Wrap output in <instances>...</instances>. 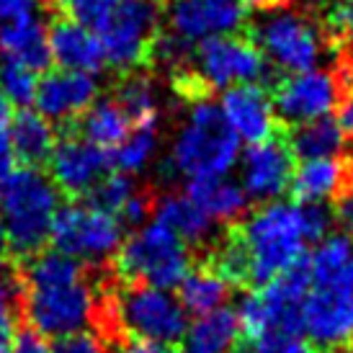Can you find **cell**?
I'll use <instances>...</instances> for the list:
<instances>
[{
    "label": "cell",
    "mask_w": 353,
    "mask_h": 353,
    "mask_svg": "<svg viewBox=\"0 0 353 353\" xmlns=\"http://www.w3.org/2000/svg\"><path fill=\"white\" fill-rule=\"evenodd\" d=\"M93 323L106 333H127L129 338L176 343L188 330L186 310L168 289L139 281H119L114 292L96 296Z\"/></svg>",
    "instance_id": "1"
},
{
    "label": "cell",
    "mask_w": 353,
    "mask_h": 353,
    "mask_svg": "<svg viewBox=\"0 0 353 353\" xmlns=\"http://www.w3.org/2000/svg\"><path fill=\"white\" fill-rule=\"evenodd\" d=\"M57 212V186L37 168H16L0 183V219L6 243L21 261L44 250Z\"/></svg>",
    "instance_id": "2"
},
{
    "label": "cell",
    "mask_w": 353,
    "mask_h": 353,
    "mask_svg": "<svg viewBox=\"0 0 353 353\" xmlns=\"http://www.w3.org/2000/svg\"><path fill=\"white\" fill-rule=\"evenodd\" d=\"M250 261V284H268L307 255L299 204L268 201L232 227Z\"/></svg>",
    "instance_id": "3"
},
{
    "label": "cell",
    "mask_w": 353,
    "mask_h": 353,
    "mask_svg": "<svg viewBox=\"0 0 353 353\" xmlns=\"http://www.w3.org/2000/svg\"><path fill=\"white\" fill-rule=\"evenodd\" d=\"M240 139L225 121L222 111L212 101H199L181 127L170 157L165 160L168 176L219 178L227 176L237 163Z\"/></svg>",
    "instance_id": "4"
},
{
    "label": "cell",
    "mask_w": 353,
    "mask_h": 353,
    "mask_svg": "<svg viewBox=\"0 0 353 353\" xmlns=\"http://www.w3.org/2000/svg\"><path fill=\"white\" fill-rule=\"evenodd\" d=\"M312 284L310 261L304 255L289 271L276 276L255 292H248L237 304L240 338L253 341L268 333L302 335V302Z\"/></svg>",
    "instance_id": "5"
},
{
    "label": "cell",
    "mask_w": 353,
    "mask_h": 353,
    "mask_svg": "<svg viewBox=\"0 0 353 353\" xmlns=\"http://www.w3.org/2000/svg\"><path fill=\"white\" fill-rule=\"evenodd\" d=\"M114 265L119 281H139L170 292L191 271V253L170 227L152 222L121 243Z\"/></svg>",
    "instance_id": "6"
},
{
    "label": "cell",
    "mask_w": 353,
    "mask_h": 353,
    "mask_svg": "<svg viewBox=\"0 0 353 353\" xmlns=\"http://www.w3.org/2000/svg\"><path fill=\"white\" fill-rule=\"evenodd\" d=\"M250 39L274 68L289 75L310 72L320 62V54L327 47L323 29L314 26L304 13L292 8L263 10V16L250 26Z\"/></svg>",
    "instance_id": "7"
},
{
    "label": "cell",
    "mask_w": 353,
    "mask_h": 353,
    "mask_svg": "<svg viewBox=\"0 0 353 353\" xmlns=\"http://www.w3.org/2000/svg\"><path fill=\"white\" fill-rule=\"evenodd\" d=\"M160 0H121L111 19L96 31L106 65L117 72L132 75L150 62L152 44L160 34Z\"/></svg>",
    "instance_id": "8"
},
{
    "label": "cell",
    "mask_w": 353,
    "mask_h": 353,
    "mask_svg": "<svg viewBox=\"0 0 353 353\" xmlns=\"http://www.w3.org/2000/svg\"><path fill=\"white\" fill-rule=\"evenodd\" d=\"M50 240L59 253L75 261L99 263L119 253L124 243V227L119 225L117 216L99 212L90 204L72 201L68 206H59L52 222Z\"/></svg>",
    "instance_id": "9"
},
{
    "label": "cell",
    "mask_w": 353,
    "mask_h": 353,
    "mask_svg": "<svg viewBox=\"0 0 353 353\" xmlns=\"http://www.w3.org/2000/svg\"><path fill=\"white\" fill-rule=\"evenodd\" d=\"M21 310L26 317V327L34 333H39L41 338H62L93 323L96 289L85 279L75 284L21 289Z\"/></svg>",
    "instance_id": "10"
},
{
    "label": "cell",
    "mask_w": 353,
    "mask_h": 353,
    "mask_svg": "<svg viewBox=\"0 0 353 353\" xmlns=\"http://www.w3.org/2000/svg\"><path fill=\"white\" fill-rule=\"evenodd\" d=\"M191 70L196 72L209 93L243 83H261L265 88L268 78L265 57L245 34H225L199 41L191 59Z\"/></svg>",
    "instance_id": "11"
},
{
    "label": "cell",
    "mask_w": 353,
    "mask_h": 353,
    "mask_svg": "<svg viewBox=\"0 0 353 353\" xmlns=\"http://www.w3.org/2000/svg\"><path fill=\"white\" fill-rule=\"evenodd\" d=\"M268 93H271L276 119L286 129L330 117V111H335L345 99L338 75L327 72V70L286 75V78L276 80Z\"/></svg>",
    "instance_id": "12"
},
{
    "label": "cell",
    "mask_w": 353,
    "mask_h": 353,
    "mask_svg": "<svg viewBox=\"0 0 353 353\" xmlns=\"http://www.w3.org/2000/svg\"><path fill=\"white\" fill-rule=\"evenodd\" d=\"M111 168V152L90 145L80 134H65L57 139L50 157L52 183L57 186L59 194H68L70 199L88 196L90 188L101 178H106Z\"/></svg>",
    "instance_id": "13"
},
{
    "label": "cell",
    "mask_w": 353,
    "mask_h": 353,
    "mask_svg": "<svg viewBox=\"0 0 353 353\" xmlns=\"http://www.w3.org/2000/svg\"><path fill=\"white\" fill-rule=\"evenodd\" d=\"M294 155L286 145L284 127L243 152V191L258 204H268L289 191L294 176Z\"/></svg>",
    "instance_id": "14"
},
{
    "label": "cell",
    "mask_w": 353,
    "mask_h": 353,
    "mask_svg": "<svg viewBox=\"0 0 353 353\" xmlns=\"http://www.w3.org/2000/svg\"><path fill=\"white\" fill-rule=\"evenodd\" d=\"M302 333L320 348L353 343V289L317 286L302 302Z\"/></svg>",
    "instance_id": "15"
},
{
    "label": "cell",
    "mask_w": 353,
    "mask_h": 353,
    "mask_svg": "<svg viewBox=\"0 0 353 353\" xmlns=\"http://www.w3.org/2000/svg\"><path fill=\"white\" fill-rule=\"evenodd\" d=\"M168 19L176 37L194 44L243 29L245 6L240 0H173Z\"/></svg>",
    "instance_id": "16"
},
{
    "label": "cell",
    "mask_w": 353,
    "mask_h": 353,
    "mask_svg": "<svg viewBox=\"0 0 353 353\" xmlns=\"http://www.w3.org/2000/svg\"><path fill=\"white\" fill-rule=\"evenodd\" d=\"M219 111L235 132V137L245 139L248 145H258L281 129L271 103V93L261 83H243L227 88L219 101Z\"/></svg>",
    "instance_id": "17"
},
{
    "label": "cell",
    "mask_w": 353,
    "mask_h": 353,
    "mask_svg": "<svg viewBox=\"0 0 353 353\" xmlns=\"http://www.w3.org/2000/svg\"><path fill=\"white\" fill-rule=\"evenodd\" d=\"M96 93L99 83L88 72L52 70L37 83L34 103L47 121H72L96 103Z\"/></svg>",
    "instance_id": "18"
},
{
    "label": "cell",
    "mask_w": 353,
    "mask_h": 353,
    "mask_svg": "<svg viewBox=\"0 0 353 353\" xmlns=\"http://www.w3.org/2000/svg\"><path fill=\"white\" fill-rule=\"evenodd\" d=\"M348 186H353V155H341L302 163L292 176L289 191L296 204H323L327 199L335 201Z\"/></svg>",
    "instance_id": "19"
},
{
    "label": "cell",
    "mask_w": 353,
    "mask_h": 353,
    "mask_svg": "<svg viewBox=\"0 0 353 353\" xmlns=\"http://www.w3.org/2000/svg\"><path fill=\"white\" fill-rule=\"evenodd\" d=\"M50 57L59 70L72 72H99L106 65L99 34L70 19H57L50 29Z\"/></svg>",
    "instance_id": "20"
},
{
    "label": "cell",
    "mask_w": 353,
    "mask_h": 353,
    "mask_svg": "<svg viewBox=\"0 0 353 353\" xmlns=\"http://www.w3.org/2000/svg\"><path fill=\"white\" fill-rule=\"evenodd\" d=\"M0 57L3 62H16L34 72L50 65V31L37 19V13L0 21Z\"/></svg>",
    "instance_id": "21"
},
{
    "label": "cell",
    "mask_w": 353,
    "mask_h": 353,
    "mask_svg": "<svg viewBox=\"0 0 353 353\" xmlns=\"http://www.w3.org/2000/svg\"><path fill=\"white\" fill-rule=\"evenodd\" d=\"M10 139V148L21 168H39L50 163L52 150L57 145L52 121L37 114V111H19L10 119V127L6 129Z\"/></svg>",
    "instance_id": "22"
},
{
    "label": "cell",
    "mask_w": 353,
    "mask_h": 353,
    "mask_svg": "<svg viewBox=\"0 0 353 353\" xmlns=\"http://www.w3.org/2000/svg\"><path fill=\"white\" fill-rule=\"evenodd\" d=\"M284 137L294 160H299V163L341 157L345 148L343 127L333 117L314 119V121H307L299 127H284Z\"/></svg>",
    "instance_id": "23"
},
{
    "label": "cell",
    "mask_w": 353,
    "mask_h": 353,
    "mask_svg": "<svg viewBox=\"0 0 353 353\" xmlns=\"http://www.w3.org/2000/svg\"><path fill=\"white\" fill-rule=\"evenodd\" d=\"M186 196L204 212L212 222H235L245 214L248 196L243 186L230 178H191Z\"/></svg>",
    "instance_id": "24"
},
{
    "label": "cell",
    "mask_w": 353,
    "mask_h": 353,
    "mask_svg": "<svg viewBox=\"0 0 353 353\" xmlns=\"http://www.w3.org/2000/svg\"><path fill=\"white\" fill-rule=\"evenodd\" d=\"M314 286L353 289V240L345 232L323 237L312 253H307Z\"/></svg>",
    "instance_id": "25"
},
{
    "label": "cell",
    "mask_w": 353,
    "mask_h": 353,
    "mask_svg": "<svg viewBox=\"0 0 353 353\" xmlns=\"http://www.w3.org/2000/svg\"><path fill=\"white\" fill-rule=\"evenodd\" d=\"M155 222L170 227L186 245H206L214 235V222L186 194H168L155 201Z\"/></svg>",
    "instance_id": "26"
},
{
    "label": "cell",
    "mask_w": 353,
    "mask_h": 353,
    "mask_svg": "<svg viewBox=\"0 0 353 353\" xmlns=\"http://www.w3.org/2000/svg\"><path fill=\"white\" fill-rule=\"evenodd\" d=\"M240 343V323L235 310L222 307L199 317L183 335V353H235Z\"/></svg>",
    "instance_id": "27"
},
{
    "label": "cell",
    "mask_w": 353,
    "mask_h": 353,
    "mask_svg": "<svg viewBox=\"0 0 353 353\" xmlns=\"http://www.w3.org/2000/svg\"><path fill=\"white\" fill-rule=\"evenodd\" d=\"M132 121L114 99L96 101L80 117V137L101 150H117L132 132Z\"/></svg>",
    "instance_id": "28"
},
{
    "label": "cell",
    "mask_w": 353,
    "mask_h": 353,
    "mask_svg": "<svg viewBox=\"0 0 353 353\" xmlns=\"http://www.w3.org/2000/svg\"><path fill=\"white\" fill-rule=\"evenodd\" d=\"M227 294H230V286L206 265L188 271L186 279L178 284V302L186 310V314H196V317L222 310Z\"/></svg>",
    "instance_id": "29"
},
{
    "label": "cell",
    "mask_w": 353,
    "mask_h": 353,
    "mask_svg": "<svg viewBox=\"0 0 353 353\" xmlns=\"http://www.w3.org/2000/svg\"><path fill=\"white\" fill-rule=\"evenodd\" d=\"M114 101L132 121V127L157 124V93L152 80L145 75H127L117 88Z\"/></svg>",
    "instance_id": "30"
},
{
    "label": "cell",
    "mask_w": 353,
    "mask_h": 353,
    "mask_svg": "<svg viewBox=\"0 0 353 353\" xmlns=\"http://www.w3.org/2000/svg\"><path fill=\"white\" fill-rule=\"evenodd\" d=\"M157 124H148V127H134L129 132V137L111 152V163L119 168L121 173H137L148 165L157 148Z\"/></svg>",
    "instance_id": "31"
},
{
    "label": "cell",
    "mask_w": 353,
    "mask_h": 353,
    "mask_svg": "<svg viewBox=\"0 0 353 353\" xmlns=\"http://www.w3.org/2000/svg\"><path fill=\"white\" fill-rule=\"evenodd\" d=\"M134 194H137V186H134L132 176H127V173H108L106 178H101L99 183L90 188L85 204H90L99 212L117 216L121 212V206L127 204Z\"/></svg>",
    "instance_id": "32"
},
{
    "label": "cell",
    "mask_w": 353,
    "mask_h": 353,
    "mask_svg": "<svg viewBox=\"0 0 353 353\" xmlns=\"http://www.w3.org/2000/svg\"><path fill=\"white\" fill-rule=\"evenodd\" d=\"M37 75L34 70L16 65V62H0V93L13 106H26L37 93Z\"/></svg>",
    "instance_id": "33"
},
{
    "label": "cell",
    "mask_w": 353,
    "mask_h": 353,
    "mask_svg": "<svg viewBox=\"0 0 353 353\" xmlns=\"http://www.w3.org/2000/svg\"><path fill=\"white\" fill-rule=\"evenodd\" d=\"M119 3L121 0H54L62 19L75 21V23L88 26L93 31H99L111 19V13L117 10Z\"/></svg>",
    "instance_id": "34"
},
{
    "label": "cell",
    "mask_w": 353,
    "mask_h": 353,
    "mask_svg": "<svg viewBox=\"0 0 353 353\" xmlns=\"http://www.w3.org/2000/svg\"><path fill=\"white\" fill-rule=\"evenodd\" d=\"M235 353H314L310 345L304 343L302 335H286V333H268L253 341L240 338Z\"/></svg>",
    "instance_id": "35"
},
{
    "label": "cell",
    "mask_w": 353,
    "mask_h": 353,
    "mask_svg": "<svg viewBox=\"0 0 353 353\" xmlns=\"http://www.w3.org/2000/svg\"><path fill=\"white\" fill-rule=\"evenodd\" d=\"M299 214L307 243H320L323 237H327V230L335 222L333 209L325 204H299Z\"/></svg>",
    "instance_id": "36"
},
{
    "label": "cell",
    "mask_w": 353,
    "mask_h": 353,
    "mask_svg": "<svg viewBox=\"0 0 353 353\" xmlns=\"http://www.w3.org/2000/svg\"><path fill=\"white\" fill-rule=\"evenodd\" d=\"M150 214H155V196L150 191H137L129 199L127 204L121 206V212L117 214L119 225L124 227H139L150 219Z\"/></svg>",
    "instance_id": "37"
},
{
    "label": "cell",
    "mask_w": 353,
    "mask_h": 353,
    "mask_svg": "<svg viewBox=\"0 0 353 353\" xmlns=\"http://www.w3.org/2000/svg\"><path fill=\"white\" fill-rule=\"evenodd\" d=\"M52 353H101V343L96 335L90 333H70L62 338H54L50 345Z\"/></svg>",
    "instance_id": "38"
},
{
    "label": "cell",
    "mask_w": 353,
    "mask_h": 353,
    "mask_svg": "<svg viewBox=\"0 0 353 353\" xmlns=\"http://www.w3.org/2000/svg\"><path fill=\"white\" fill-rule=\"evenodd\" d=\"M10 353H52V351H50V343L39 333H34L31 327H21L19 333L13 335V348H10Z\"/></svg>",
    "instance_id": "39"
},
{
    "label": "cell",
    "mask_w": 353,
    "mask_h": 353,
    "mask_svg": "<svg viewBox=\"0 0 353 353\" xmlns=\"http://www.w3.org/2000/svg\"><path fill=\"white\" fill-rule=\"evenodd\" d=\"M37 8H39V0H0V21L34 16Z\"/></svg>",
    "instance_id": "40"
},
{
    "label": "cell",
    "mask_w": 353,
    "mask_h": 353,
    "mask_svg": "<svg viewBox=\"0 0 353 353\" xmlns=\"http://www.w3.org/2000/svg\"><path fill=\"white\" fill-rule=\"evenodd\" d=\"M121 353H178L173 345L155 343V341H139V338H127L121 341Z\"/></svg>",
    "instance_id": "41"
},
{
    "label": "cell",
    "mask_w": 353,
    "mask_h": 353,
    "mask_svg": "<svg viewBox=\"0 0 353 353\" xmlns=\"http://www.w3.org/2000/svg\"><path fill=\"white\" fill-rule=\"evenodd\" d=\"M13 170H16V155H13V148H10L8 132H6V127H0V183Z\"/></svg>",
    "instance_id": "42"
},
{
    "label": "cell",
    "mask_w": 353,
    "mask_h": 353,
    "mask_svg": "<svg viewBox=\"0 0 353 353\" xmlns=\"http://www.w3.org/2000/svg\"><path fill=\"white\" fill-rule=\"evenodd\" d=\"M335 52L341 54V59H343V62L353 65V19H351V23H348V29H345V34L341 37V41H338Z\"/></svg>",
    "instance_id": "43"
},
{
    "label": "cell",
    "mask_w": 353,
    "mask_h": 353,
    "mask_svg": "<svg viewBox=\"0 0 353 353\" xmlns=\"http://www.w3.org/2000/svg\"><path fill=\"white\" fill-rule=\"evenodd\" d=\"M341 127H343V134L345 137L353 139V93L351 96H345L343 103H341Z\"/></svg>",
    "instance_id": "44"
},
{
    "label": "cell",
    "mask_w": 353,
    "mask_h": 353,
    "mask_svg": "<svg viewBox=\"0 0 353 353\" xmlns=\"http://www.w3.org/2000/svg\"><path fill=\"white\" fill-rule=\"evenodd\" d=\"M243 6L248 8H255V10H274V8H286L289 6V0H240Z\"/></svg>",
    "instance_id": "45"
},
{
    "label": "cell",
    "mask_w": 353,
    "mask_h": 353,
    "mask_svg": "<svg viewBox=\"0 0 353 353\" xmlns=\"http://www.w3.org/2000/svg\"><path fill=\"white\" fill-rule=\"evenodd\" d=\"M8 119H10V103L3 99V93H0V127H6Z\"/></svg>",
    "instance_id": "46"
},
{
    "label": "cell",
    "mask_w": 353,
    "mask_h": 353,
    "mask_svg": "<svg viewBox=\"0 0 353 353\" xmlns=\"http://www.w3.org/2000/svg\"><path fill=\"white\" fill-rule=\"evenodd\" d=\"M6 248H8V243H6V230H3V219H0V258L6 253Z\"/></svg>",
    "instance_id": "47"
},
{
    "label": "cell",
    "mask_w": 353,
    "mask_h": 353,
    "mask_svg": "<svg viewBox=\"0 0 353 353\" xmlns=\"http://www.w3.org/2000/svg\"><path fill=\"white\" fill-rule=\"evenodd\" d=\"M327 353H353V343L341 345V348H333V351H327Z\"/></svg>",
    "instance_id": "48"
}]
</instances>
